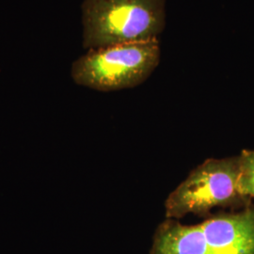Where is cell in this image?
I'll return each mask as SVG.
<instances>
[{
  "label": "cell",
  "mask_w": 254,
  "mask_h": 254,
  "mask_svg": "<svg viewBox=\"0 0 254 254\" xmlns=\"http://www.w3.org/2000/svg\"><path fill=\"white\" fill-rule=\"evenodd\" d=\"M150 254H254V203L198 224L166 218L154 232Z\"/></svg>",
  "instance_id": "cell-1"
},
{
  "label": "cell",
  "mask_w": 254,
  "mask_h": 254,
  "mask_svg": "<svg viewBox=\"0 0 254 254\" xmlns=\"http://www.w3.org/2000/svg\"><path fill=\"white\" fill-rule=\"evenodd\" d=\"M85 49L157 38L166 26V0H84Z\"/></svg>",
  "instance_id": "cell-2"
},
{
  "label": "cell",
  "mask_w": 254,
  "mask_h": 254,
  "mask_svg": "<svg viewBox=\"0 0 254 254\" xmlns=\"http://www.w3.org/2000/svg\"><path fill=\"white\" fill-rule=\"evenodd\" d=\"M239 190L250 199L254 198V150L244 149L240 154Z\"/></svg>",
  "instance_id": "cell-5"
},
{
  "label": "cell",
  "mask_w": 254,
  "mask_h": 254,
  "mask_svg": "<svg viewBox=\"0 0 254 254\" xmlns=\"http://www.w3.org/2000/svg\"><path fill=\"white\" fill-rule=\"evenodd\" d=\"M160 63L157 38L90 49L75 60L71 76L76 85L94 91H121L146 81Z\"/></svg>",
  "instance_id": "cell-4"
},
{
  "label": "cell",
  "mask_w": 254,
  "mask_h": 254,
  "mask_svg": "<svg viewBox=\"0 0 254 254\" xmlns=\"http://www.w3.org/2000/svg\"><path fill=\"white\" fill-rule=\"evenodd\" d=\"M240 157L208 158L191 171L165 201V217L207 218L213 209L237 211L253 203L239 190Z\"/></svg>",
  "instance_id": "cell-3"
}]
</instances>
